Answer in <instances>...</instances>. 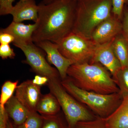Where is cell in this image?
<instances>
[{"label": "cell", "mask_w": 128, "mask_h": 128, "mask_svg": "<svg viewBox=\"0 0 128 128\" xmlns=\"http://www.w3.org/2000/svg\"><path fill=\"white\" fill-rule=\"evenodd\" d=\"M64 89L80 103L88 106L98 116L106 118L116 110L122 100L120 92L102 94L76 86L68 77L60 81Z\"/></svg>", "instance_id": "cell-4"}, {"label": "cell", "mask_w": 128, "mask_h": 128, "mask_svg": "<svg viewBox=\"0 0 128 128\" xmlns=\"http://www.w3.org/2000/svg\"><path fill=\"white\" fill-rule=\"evenodd\" d=\"M6 128H14V124L12 122L10 121L9 118L8 121L7 126Z\"/></svg>", "instance_id": "cell-30"}, {"label": "cell", "mask_w": 128, "mask_h": 128, "mask_svg": "<svg viewBox=\"0 0 128 128\" xmlns=\"http://www.w3.org/2000/svg\"><path fill=\"white\" fill-rule=\"evenodd\" d=\"M113 78L119 88L120 94L122 96L128 95V67L121 68Z\"/></svg>", "instance_id": "cell-21"}, {"label": "cell", "mask_w": 128, "mask_h": 128, "mask_svg": "<svg viewBox=\"0 0 128 128\" xmlns=\"http://www.w3.org/2000/svg\"><path fill=\"white\" fill-rule=\"evenodd\" d=\"M112 41L98 44L89 64L98 63L102 64L109 71L114 78L122 66L113 49Z\"/></svg>", "instance_id": "cell-10"}, {"label": "cell", "mask_w": 128, "mask_h": 128, "mask_svg": "<svg viewBox=\"0 0 128 128\" xmlns=\"http://www.w3.org/2000/svg\"><path fill=\"white\" fill-rule=\"evenodd\" d=\"M122 34L128 40V6L125 5L124 8L122 19Z\"/></svg>", "instance_id": "cell-26"}, {"label": "cell", "mask_w": 128, "mask_h": 128, "mask_svg": "<svg viewBox=\"0 0 128 128\" xmlns=\"http://www.w3.org/2000/svg\"><path fill=\"white\" fill-rule=\"evenodd\" d=\"M55 0H43L42 2L44 4H48Z\"/></svg>", "instance_id": "cell-31"}, {"label": "cell", "mask_w": 128, "mask_h": 128, "mask_svg": "<svg viewBox=\"0 0 128 128\" xmlns=\"http://www.w3.org/2000/svg\"><path fill=\"white\" fill-rule=\"evenodd\" d=\"M122 20L112 15L102 21L92 32L91 39L98 44H102L112 41L122 33Z\"/></svg>", "instance_id": "cell-8"}, {"label": "cell", "mask_w": 128, "mask_h": 128, "mask_svg": "<svg viewBox=\"0 0 128 128\" xmlns=\"http://www.w3.org/2000/svg\"><path fill=\"white\" fill-rule=\"evenodd\" d=\"M47 86L50 92L58 101L69 128H73L80 121H90L96 118L81 103L67 92L59 79L49 80Z\"/></svg>", "instance_id": "cell-5"}, {"label": "cell", "mask_w": 128, "mask_h": 128, "mask_svg": "<svg viewBox=\"0 0 128 128\" xmlns=\"http://www.w3.org/2000/svg\"><path fill=\"white\" fill-rule=\"evenodd\" d=\"M112 14L121 20L124 6L128 5V0H112Z\"/></svg>", "instance_id": "cell-23"}, {"label": "cell", "mask_w": 128, "mask_h": 128, "mask_svg": "<svg viewBox=\"0 0 128 128\" xmlns=\"http://www.w3.org/2000/svg\"><path fill=\"white\" fill-rule=\"evenodd\" d=\"M49 81V79L48 77L38 74L35 76L34 78L32 80L33 83L40 86L47 85Z\"/></svg>", "instance_id": "cell-29"}, {"label": "cell", "mask_w": 128, "mask_h": 128, "mask_svg": "<svg viewBox=\"0 0 128 128\" xmlns=\"http://www.w3.org/2000/svg\"><path fill=\"white\" fill-rule=\"evenodd\" d=\"M15 38L12 35L8 33L0 32V44H9L13 43Z\"/></svg>", "instance_id": "cell-28"}, {"label": "cell", "mask_w": 128, "mask_h": 128, "mask_svg": "<svg viewBox=\"0 0 128 128\" xmlns=\"http://www.w3.org/2000/svg\"><path fill=\"white\" fill-rule=\"evenodd\" d=\"M34 44L46 53L48 62L56 66L61 80L65 79L69 67L74 64L73 61L62 55L57 44L49 41H41Z\"/></svg>", "instance_id": "cell-9"}, {"label": "cell", "mask_w": 128, "mask_h": 128, "mask_svg": "<svg viewBox=\"0 0 128 128\" xmlns=\"http://www.w3.org/2000/svg\"><path fill=\"white\" fill-rule=\"evenodd\" d=\"M41 86L35 84L32 80L21 83L16 88V97L30 112L36 111L38 103L42 94Z\"/></svg>", "instance_id": "cell-11"}, {"label": "cell", "mask_w": 128, "mask_h": 128, "mask_svg": "<svg viewBox=\"0 0 128 128\" xmlns=\"http://www.w3.org/2000/svg\"><path fill=\"white\" fill-rule=\"evenodd\" d=\"M16 54L14 50L11 48L9 44H0V57L2 60L9 58H14Z\"/></svg>", "instance_id": "cell-24"}, {"label": "cell", "mask_w": 128, "mask_h": 128, "mask_svg": "<svg viewBox=\"0 0 128 128\" xmlns=\"http://www.w3.org/2000/svg\"><path fill=\"white\" fill-rule=\"evenodd\" d=\"M43 122V116L36 111H33L30 112L27 118L23 123L18 126L13 124L14 128H41Z\"/></svg>", "instance_id": "cell-18"}, {"label": "cell", "mask_w": 128, "mask_h": 128, "mask_svg": "<svg viewBox=\"0 0 128 128\" xmlns=\"http://www.w3.org/2000/svg\"><path fill=\"white\" fill-rule=\"evenodd\" d=\"M104 120L106 128H128V95L123 96L118 107Z\"/></svg>", "instance_id": "cell-14"}, {"label": "cell", "mask_w": 128, "mask_h": 128, "mask_svg": "<svg viewBox=\"0 0 128 128\" xmlns=\"http://www.w3.org/2000/svg\"><path fill=\"white\" fill-rule=\"evenodd\" d=\"M38 5L34 0H20L13 6L10 14L15 22L32 20L35 23L38 20Z\"/></svg>", "instance_id": "cell-12"}, {"label": "cell", "mask_w": 128, "mask_h": 128, "mask_svg": "<svg viewBox=\"0 0 128 128\" xmlns=\"http://www.w3.org/2000/svg\"><path fill=\"white\" fill-rule=\"evenodd\" d=\"M60 108L57 98L50 92L42 95L37 105L36 111L41 115L50 116L58 114Z\"/></svg>", "instance_id": "cell-16"}, {"label": "cell", "mask_w": 128, "mask_h": 128, "mask_svg": "<svg viewBox=\"0 0 128 128\" xmlns=\"http://www.w3.org/2000/svg\"><path fill=\"white\" fill-rule=\"evenodd\" d=\"M18 81L12 82L7 80L2 86L0 96V105L4 107L8 101L13 96L14 91L18 86Z\"/></svg>", "instance_id": "cell-20"}, {"label": "cell", "mask_w": 128, "mask_h": 128, "mask_svg": "<svg viewBox=\"0 0 128 128\" xmlns=\"http://www.w3.org/2000/svg\"><path fill=\"white\" fill-rule=\"evenodd\" d=\"M112 0H77L72 32L91 39L92 32L112 14Z\"/></svg>", "instance_id": "cell-3"}, {"label": "cell", "mask_w": 128, "mask_h": 128, "mask_svg": "<svg viewBox=\"0 0 128 128\" xmlns=\"http://www.w3.org/2000/svg\"><path fill=\"white\" fill-rule=\"evenodd\" d=\"M44 122L41 128H69L66 120L59 113L54 115H42Z\"/></svg>", "instance_id": "cell-19"}, {"label": "cell", "mask_w": 128, "mask_h": 128, "mask_svg": "<svg viewBox=\"0 0 128 128\" xmlns=\"http://www.w3.org/2000/svg\"><path fill=\"white\" fill-rule=\"evenodd\" d=\"M77 0H56L38 5V20L33 34L34 43L49 41L58 44L73 31Z\"/></svg>", "instance_id": "cell-1"}, {"label": "cell", "mask_w": 128, "mask_h": 128, "mask_svg": "<svg viewBox=\"0 0 128 128\" xmlns=\"http://www.w3.org/2000/svg\"><path fill=\"white\" fill-rule=\"evenodd\" d=\"M9 117L4 107L0 105V128H6Z\"/></svg>", "instance_id": "cell-27"}, {"label": "cell", "mask_w": 128, "mask_h": 128, "mask_svg": "<svg viewBox=\"0 0 128 128\" xmlns=\"http://www.w3.org/2000/svg\"><path fill=\"white\" fill-rule=\"evenodd\" d=\"M12 44L22 50L26 57L24 63L29 65L37 74L46 76L49 80L59 79L60 76L57 69L50 65L46 59V53L33 42Z\"/></svg>", "instance_id": "cell-7"}, {"label": "cell", "mask_w": 128, "mask_h": 128, "mask_svg": "<svg viewBox=\"0 0 128 128\" xmlns=\"http://www.w3.org/2000/svg\"><path fill=\"white\" fill-rule=\"evenodd\" d=\"M112 47L122 68L128 67V40L122 34H118L112 41Z\"/></svg>", "instance_id": "cell-17"}, {"label": "cell", "mask_w": 128, "mask_h": 128, "mask_svg": "<svg viewBox=\"0 0 128 128\" xmlns=\"http://www.w3.org/2000/svg\"><path fill=\"white\" fill-rule=\"evenodd\" d=\"M37 26V22L26 25L22 22L12 21L7 27L1 29L0 32L11 34L15 38L14 42H33L32 37Z\"/></svg>", "instance_id": "cell-13"}, {"label": "cell", "mask_w": 128, "mask_h": 128, "mask_svg": "<svg viewBox=\"0 0 128 128\" xmlns=\"http://www.w3.org/2000/svg\"><path fill=\"white\" fill-rule=\"evenodd\" d=\"M57 44L62 55L74 64L90 63L98 45L91 39L73 32Z\"/></svg>", "instance_id": "cell-6"}, {"label": "cell", "mask_w": 128, "mask_h": 128, "mask_svg": "<svg viewBox=\"0 0 128 128\" xmlns=\"http://www.w3.org/2000/svg\"><path fill=\"white\" fill-rule=\"evenodd\" d=\"M15 0H0V16L10 14L14 6L12 3Z\"/></svg>", "instance_id": "cell-25"}, {"label": "cell", "mask_w": 128, "mask_h": 128, "mask_svg": "<svg viewBox=\"0 0 128 128\" xmlns=\"http://www.w3.org/2000/svg\"><path fill=\"white\" fill-rule=\"evenodd\" d=\"M73 128H106L104 118L96 117L93 120L80 121Z\"/></svg>", "instance_id": "cell-22"}, {"label": "cell", "mask_w": 128, "mask_h": 128, "mask_svg": "<svg viewBox=\"0 0 128 128\" xmlns=\"http://www.w3.org/2000/svg\"><path fill=\"white\" fill-rule=\"evenodd\" d=\"M67 75L76 86L85 90L102 94L120 92L111 73L100 63L73 64Z\"/></svg>", "instance_id": "cell-2"}, {"label": "cell", "mask_w": 128, "mask_h": 128, "mask_svg": "<svg viewBox=\"0 0 128 128\" xmlns=\"http://www.w3.org/2000/svg\"><path fill=\"white\" fill-rule=\"evenodd\" d=\"M5 108L8 116L13 120L14 125L17 126L23 123L30 112L14 96L8 101Z\"/></svg>", "instance_id": "cell-15"}]
</instances>
